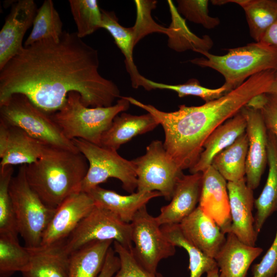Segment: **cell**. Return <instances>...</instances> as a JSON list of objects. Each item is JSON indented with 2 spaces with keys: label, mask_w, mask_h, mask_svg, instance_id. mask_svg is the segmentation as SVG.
Returning <instances> with one entry per match:
<instances>
[{
  "label": "cell",
  "mask_w": 277,
  "mask_h": 277,
  "mask_svg": "<svg viewBox=\"0 0 277 277\" xmlns=\"http://www.w3.org/2000/svg\"><path fill=\"white\" fill-rule=\"evenodd\" d=\"M87 193L94 200L96 205L110 211L122 221L130 223L136 212L146 206L151 199L162 196L159 191L136 192L123 195L116 192L97 186Z\"/></svg>",
  "instance_id": "obj_23"
},
{
  "label": "cell",
  "mask_w": 277,
  "mask_h": 277,
  "mask_svg": "<svg viewBox=\"0 0 277 277\" xmlns=\"http://www.w3.org/2000/svg\"><path fill=\"white\" fill-rule=\"evenodd\" d=\"M136 9V19L131 27L135 45L145 36L152 32L167 34L168 28L156 24L151 15V12L156 7V1H134Z\"/></svg>",
  "instance_id": "obj_37"
},
{
  "label": "cell",
  "mask_w": 277,
  "mask_h": 277,
  "mask_svg": "<svg viewBox=\"0 0 277 277\" xmlns=\"http://www.w3.org/2000/svg\"><path fill=\"white\" fill-rule=\"evenodd\" d=\"M97 50L76 32L64 31L59 40L24 46L0 70V104L14 94L26 95L51 115L76 92L88 107H108L120 98L117 85L98 72Z\"/></svg>",
  "instance_id": "obj_1"
},
{
  "label": "cell",
  "mask_w": 277,
  "mask_h": 277,
  "mask_svg": "<svg viewBox=\"0 0 277 277\" xmlns=\"http://www.w3.org/2000/svg\"><path fill=\"white\" fill-rule=\"evenodd\" d=\"M137 176V192L159 191L167 200L172 198L182 170L160 141H152L146 153L132 160Z\"/></svg>",
  "instance_id": "obj_9"
},
{
  "label": "cell",
  "mask_w": 277,
  "mask_h": 277,
  "mask_svg": "<svg viewBox=\"0 0 277 277\" xmlns=\"http://www.w3.org/2000/svg\"><path fill=\"white\" fill-rule=\"evenodd\" d=\"M28 248L30 259L27 268L21 272L23 277H67L70 254L65 240Z\"/></svg>",
  "instance_id": "obj_20"
},
{
  "label": "cell",
  "mask_w": 277,
  "mask_h": 277,
  "mask_svg": "<svg viewBox=\"0 0 277 277\" xmlns=\"http://www.w3.org/2000/svg\"><path fill=\"white\" fill-rule=\"evenodd\" d=\"M199 53L205 57L195 58L189 62L221 73L225 79L223 85L228 92L255 74L277 69V47L262 42L229 49L228 52L222 55L212 54L208 51Z\"/></svg>",
  "instance_id": "obj_4"
},
{
  "label": "cell",
  "mask_w": 277,
  "mask_h": 277,
  "mask_svg": "<svg viewBox=\"0 0 277 277\" xmlns=\"http://www.w3.org/2000/svg\"><path fill=\"white\" fill-rule=\"evenodd\" d=\"M130 104L121 96L110 106L88 107L82 103L78 93L71 92L64 106L50 116L69 140L80 138L100 146L102 135L114 118L127 110Z\"/></svg>",
  "instance_id": "obj_5"
},
{
  "label": "cell",
  "mask_w": 277,
  "mask_h": 277,
  "mask_svg": "<svg viewBox=\"0 0 277 277\" xmlns=\"http://www.w3.org/2000/svg\"><path fill=\"white\" fill-rule=\"evenodd\" d=\"M268 94L277 96V69L274 70V80Z\"/></svg>",
  "instance_id": "obj_44"
},
{
  "label": "cell",
  "mask_w": 277,
  "mask_h": 277,
  "mask_svg": "<svg viewBox=\"0 0 277 277\" xmlns=\"http://www.w3.org/2000/svg\"><path fill=\"white\" fill-rule=\"evenodd\" d=\"M177 3L179 13L190 22L208 29L214 28L220 23L218 17L209 15L208 0H178Z\"/></svg>",
  "instance_id": "obj_38"
},
{
  "label": "cell",
  "mask_w": 277,
  "mask_h": 277,
  "mask_svg": "<svg viewBox=\"0 0 277 277\" xmlns=\"http://www.w3.org/2000/svg\"><path fill=\"white\" fill-rule=\"evenodd\" d=\"M72 142L87 159L89 167L80 191L88 192L109 178L119 180L124 190L134 193L137 176L132 161L121 156L117 151L107 149L80 138Z\"/></svg>",
  "instance_id": "obj_8"
},
{
  "label": "cell",
  "mask_w": 277,
  "mask_h": 277,
  "mask_svg": "<svg viewBox=\"0 0 277 277\" xmlns=\"http://www.w3.org/2000/svg\"><path fill=\"white\" fill-rule=\"evenodd\" d=\"M113 242H91L71 253L67 277H97Z\"/></svg>",
  "instance_id": "obj_27"
},
{
  "label": "cell",
  "mask_w": 277,
  "mask_h": 277,
  "mask_svg": "<svg viewBox=\"0 0 277 277\" xmlns=\"http://www.w3.org/2000/svg\"><path fill=\"white\" fill-rule=\"evenodd\" d=\"M246 127L245 116L241 110L216 128L205 142L199 160L189 169L191 173L203 172L211 166L215 156L244 133Z\"/></svg>",
  "instance_id": "obj_22"
},
{
  "label": "cell",
  "mask_w": 277,
  "mask_h": 277,
  "mask_svg": "<svg viewBox=\"0 0 277 277\" xmlns=\"http://www.w3.org/2000/svg\"><path fill=\"white\" fill-rule=\"evenodd\" d=\"M69 3L79 37L82 38L101 28L102 12L97 1L69 0Z\"/></svg>",
  "instance_id": "obj_34"
},
{
  "label": "cell",
  "mask_w": 277,
  "mask_h": 277,
  "mask_svg": "<svg viewBox=\"0 0 277 277\" xmlns=\"http://www.w3.org/2000/svg\"><path fill=\"white\" fill-rule=\"evenodd\" d=\"M101 28L107 30L112 35L115 43L125 57V66L130 75L131 85L134 88L140 86L147 90V84L143 80L135 66L133 58V50L135 46L131 27L121 26L114 11L101 9Z\"/></svg>",
  "instance_id": "obj_28"
},
{
  "label": "cell",
  "mask_w": 277,
  "mask_h": 277,
  "mask_svg": "<svg viewBox=\"0 0 277 277\" xmlns=\"http://www.w3.org/2000/svg\"><path fill=\"white\" fill-rule=\"evenodd\" d=\"M248 140L246 132L213 159L211 165L227 181L245 178Z\"/></svg>",
  "instance_id": "obj_29"
},
{
  "label": "cell",
  "mask_w": 277,
  "mask_h": 277,
  "mask_svg": "<svg viewBox=\"0 0 277 277\" xmlns=\"http://www.w3.org/2000/svg\"><path fill=\"white\" fill-rule=\"evenodd\" d=\"M252 277H275L277 274V230L274 240L259 263L252 268Z\"/></svg>",
  "instance_id": "obj_40"
},
{
  "label": "cell",
  "mask_w": 277,
  "mask_h": 277,
  "mask_svg": "<svg viewBox=\"0 0 277 277\" xmlns=\"http://www.w3.org/2000/svg\"><path fill=\"white\" fill-rule=\"evenodd\" d=\"M89 167L80 152L48 146L35 162L25 165L31 188L47 206L56 209L71 194L80 192Z\"/></svg>",
  "instance_id": "obj_3"
},
{
  "label": "cell",
  "mask_w": 277,
  "mask_h": 277,
  "mask_svg": "<svg viewBox=\"0 0 277 277\" xmlns=\"http://www.w3.org/2000/svg\"><path fill=\"white\" fill-rule=\"evenodd\" d=\"M202 173L198 206L217 224L225 234H227L230 231L231 225L227 181L212 165Z\"/></svg>",
  "instance_id": "obj_16"
},
{
  "label": "cell",
  "mask_w": 277,
  "mask_h": 277,
  "mask_svg": "<svg viewBox=\"0 0 277 277\" xmlns=\"http://www.w3.org/2000/svg\"><path fill=\"white\" fill-rule=\"evenodd\" d=\"M116 241L132 250L130 223L122 221L110 211L96 205L65 240L70 254L93 242Z\"/></svg>",
  "instance_id": "obj_10"
},
{
  "label": "cell",
  "mask_w": 277,
  "mask_h": 277,
  "mask_svg": "<svg viewBox=\"0 0 277 277\" xmlns=\"http://www.w3.org/2000/svg\"><path fill=\"white\" fill-rule=\"evenodd\" d=\"M179 224L184 235L212 259H214L226 241V234L198 206Z\"/></svg>",
  "instance_id": "obj_19"
},
{
  "label": "cell",
  "mask_w": 277,
  "mask_h": 277,
  "mask_svg": "<svg viewBox=\"0 0 277 277\" xmlns=\"http://www.w3.org/2000/svg\"><path fill=\"white\" fill-rule=\"evenodd\" d=\"M268 174L266 184L254 201V228L258 234L269 216L277 210V140L268 131Z\"/></svg>",
  "instance_id": "obj_25"
},
{
  "label": "cell",
  "mask_w": 277,
  "mask_h": 277,
  "mask_svg": "<svg viewBox=\"0 0 277 277\" xmlns=\"http://www.w3.org/2000/svg\"><path fill=\"white\" fill-rule=\"evenodd\" d=\"M206 277H219V268H216L208 272Z\"/></svg>",
  "instance_id": "obj_45"
},
{
  "label": "cell",
  "mask_w": 277,
  "mask_h": 277,
  "mask_svg": "<svg viewBox=\"0 0 277 277\" xmlns=\"http://www.w3.org/2000/svg\"><path fill=\"white\" fill-rule=\"evenodd\" d=\"M32 25L24 46L47 39L59 40L64 32L63 22L52 0L44 1L37 11Z\"/></svg>",
  "instance_id": "obj_31"
},
{
  "label": "cell",
  "mask_w": 277,
  "mask_h": 277,
  "mask_svg": "<svg viewBox=\"0 0 277 277\" xmlns=\"http://www.w3.org/2000/svg\"><path fill=\"white\" fill-rule=\"evenodd\" d=\"M274 70L255 74L221 97L199 106L182 105L173 112L161 111L130 96L132 105L152 114L165 132L164 146L179 167L190 169L196 163L210 134L241 110L255 96L269 93Z\"/></svg>",
  "instance_id": "obj_2"
},
{
  "label": "cell",
  "mask_w": 277,
  "mask_h": 277,
  "mask_svg": "<svg viewBox=\"0 0 277 277\" xmlns=\"http://www.w3.org/2000/svg\"><path fill=\"white\" fill-rule=\"evenodd\" d=\"M120 267L119 257L111 246L107 252L106 260L97 277H112Z\"/></svg>",
  "instance_id": "obj_42"
},
{
  "label": "cell",
  "mask_w": 277,
  "mask_h": 277,
  "mask_svg": "<svg viewBox=\"0 0 277 277\" xmlns=\"http://www.w3.org/2000/svg\"><path fill=\"white\" fill-rule=\"evenodd\" d=\"M130 225L134 256L146 269L157 272L160 261L175 254V246L168 240L156 217L149 213L146 205L136 212Z\"/></svg>",
  "instance_id": "obj_11"
},
{
  "label": "cell",
  "mask_w": 277,
  "mask_h": 277,
  "mask_svg": "<svg viewBox=\"0 0 277 277\" xmlns=\"http://www.w3.org/2000/svg\"><path fill=\"white\" fill-rule=\"evenodd\" d=\"M241 111L246 119L248 140L245 179L248 186L253 190L259 186L268 163V131L260 110L246 105Z\"/></svg>",
  "instance_id": "obj_14"
},
{
  "label": "cell",
  "mask_w": 277,
  "mask_h": 277,
  "mask_svg": "<svg viewBox=\"0 0 277 277\" xmlns=\"http://www.w3.org/2000/svg\"><path fill=\"white\" fill-rule=\"evenodd\" d=\"M168 4L171 15V23L168 28L169 47L177 52H183L191 49L199 53L208 51L212 47L213 43L207 35L199 37L188 28L184 19L177 11L172 1Z\"/></svg>",
  "instance_id": "obj_30"
},
{
  "label": "cell",
  "mask_w": 277,
  "mask_h": 277,
  "mask_svg": "<svg viewBox=\"0 0 277 277\" xmlns=\"http://www.w3.org/2000/svg\"><path fill=\"white\" fill-rule=\"evenodd\" d=\"M9 192L15 216L18 234L26 247L41 245L43 234L56 209L47 206L31 188L25 174V165H21L11 179Z\"/></svg>",
  "instance_id": "obj_6"
},
{
  "label": "cell",
  "mask_w": 277,
  "mask_h": 277,
  "mask_svg": "<svg viewBox=\"0 0 277 277\" xmlns=\"http://www.w3.org/2000/svg\"><path fill=\"white\" fill-rule=\"evenodd\" d=\"M227 189L231 218L229 232L244 243L254 246L258 234L255 230L252 214L255 201L253 190L248 186L245 177L228 182Z\"/></svg>",
  "instance_id": "obj_17"
},
{
  "label": "cell",
  "mask_w": 277,
  "mask_h": 277,
  "mask_svg": "<svg viewBox=\"0 0 277 277\" xmlns=\"http://www.w3.org/2000/svg\"><path fill=\"white\" fill-rule=\"evenodd\" d=\"M215 5L233 3L244 10L251 36L260 42L263 36L277 19V0H215Z\"/></svg>",
  "instance_id": "obj_26"
},
{
  "label": "cell",
  "mask_w": 277,
  "mask_h": 277,
  "mask_svg": "<svg viewBox=\"0 0 277 277\" xmlns=\"http://www.w3.org/2000/svg\"><path fill=\"white\" fill-rule=\"evenodd\" d=\"M37 11L33 0H19L12 5L0 31V70L23 49L24 37Z\"/></svg>",
  "instance_id": "obj_13"
},
{
  "label": "cell",
  "mask_w": 277,
  "mask_h": 277,
  "mask_svg": "<svg viewBox=\"0 0 277 277\" xmlns=\"http://www.w3.org/2000/svg\"><path fill=\"white\" fill-rule=\"evenodd\" d=\"M0 119L48 146L79 152L50 115L37 108L24 94H14L0 104Z\"/></svg>",
  "instance_id": "obj_7"
},
{
  "label": "cell",
  "mask_w": 277,
  "mask_h": 277,
  "mask_svg": "<svg viewBox=\"0 0 277 277\" xmlns=\"http://www.w3.org/2000/svg\"><path fill=\"white\" fill-rule=\"evenodd\" d=\"M113 249L119 257L120 267L112 277H164L158 272H151L137 261L132 250L113 241Z\"/></svg>",
  "instance_id": "obj_39"
},
{
  "label": "cell",
  "mask_w": 277,
  "mask_h": 277,
  "mask_svg": "<svg viewBox=\"0 0 277 277\" xmlns=\"http://www.w3.org/2000/svg\"><path fill=\"white\" fill-rule=\"evenodd\" d=\"M267 94V101L260 111L267 130L277 140V96Z\"/></svg>",
  "instance_id": "obj_41"
},
{
  "label": "cell",
  "mask_w": 277,
  "mask_h": 277,
  "mask_svg": "<svg viewBox=\"0 0 277 277\" xmlns=\"http://www.w3.org/2000/svg\"><path fill=\"white\" fill-rule=\"evenodd\" d=\"M159 124L150 113L134 115L122 112L113 121L109 128L102 136L100 146L117 151L120 146L137 135L154 129Z\"/></svg>",
  "instance_id": "obj_24"
},
{
  "label": "cell",
  "mask_w": 277,
  "mask_h": 277,
  "mask_svg": "<svg viewBox=\"0 0 277 277\" xmlns=\"http://www.w3.org/2000/svg\"><path fill=\"white\" fill-rule=\"evenodd\" d=\"M48 146L0 119V167L36 162Z\"/></svg>",
  "instance_id": "obj_15"
},
{
  "label": "cell",
  "mask_w": 277,
  "mask_h": 277,
  "mask_svg": "<svg viewBox=\"0 0 277 277\" xmlns=\"http://www.w3.org/2000/svg\"><path fill=\"white\" fill-rule=\"evenodd\" d=\"M260 42L277 47V19L266 31Z\"/></svg>",
  "instance_id": "obj_43"
},
{
  "label": "cell",
  "mask_w": 277,
  "mask_h": 277,
  "mask_svg": "<svg viewBox=\"0 0 277 277\" xmlns=\"http://www.w3.org/2000/svg\"><path fill=\"white\" fill-rule=\"evenodd\" d=\"M203 173L184 175L177 182L170 203L163 206L155 217L161 225L179 224L197 207L202 189Z\"/></svg>",
  "instance_id": "obj_18"
},
{
  "label": "cell",
  "mask_w": 277,
  "mask_h": 277,
  "mask_svg": "<svg viewBox=\"0 0 277 277\" xmlns=\"http://www.w3.org/2000/svg\"><path fill=\"white\" fill-rule=\"evenodd\" d=\"M95 206L87 192L80 191L70 195L56 208L43 234L41 245L66 240Z\"/></svg>",
  "instance_id": "obj_12"
},
{
  "label": "cell",
  "mask_w": 277,
  "mask_h": 277,
  "mask_svg": "<svg viewBox=\"0 0 277 277\" xmlns=\"http://www.w3.org/2000/svg\"><path fill=\"white\" fill-rule=\"evenodd\" d=\"M30 253L28 248L22 247L17 235L0 233V277H10L28 267Z\"/></svg>",
  "instance_id": "obj_33"
},
{
  "label": "cell",
  "mask_w": 277,
  "mask_h": 277,
  "mask_svg": "<svg viewBox=\"0 0 277 277\" xmlns=\"http://www.w3.org/2000/svg\"><path fill=\"white\" fill-rule=\"evenodd\" d=\"M14 169L12 166L0 167V233L18 234L9 192Z\"/></svg>",
  "instance_id": "obj_35"
},
{
  "label": "cell",
  "mask_w": 277,
  "mask_h": 277,
  "mask_svg": "<svg viewBox=\"0 0 277 277\" xmlns=\"http://www.w3.org/2000/svg\"><path fill=\"white\" fill-rule=\"evenodd\" d=\"M144 81L147 84L148 90L160 89L173 90L176 92L180 97L192 95L201 97L208 102L221 97L228 91L224 85L215 89L202 86L197 80L192 78L186 83L178 85H169L160 83L148 80L143 77Z\"/></svg>",
  "instance_id": "obj_36"
},
{
  "label": "cell",
  "mask_w": 277,
  "mask_h": 277,
  "mask_svg": "<svg viewBox=\"0 0 277 277\" xmlns=\"http://www.w3.org/2000/svg\"><path fill=\"white\" fill-rule=\"evenodd\" d=\"M226 234V241L214 258L219 277H246L263 249L244 243L232 232Z\"/></svg>",
  "instance_id": "obj_21"
},
{
  "label": "cell",
  "mask_w": 277,
  "mask_h": 277,
  "mask_svg": "<svg viewBox=\"0 0 277 277\" xmlns=\"http://www.w3.org/2000/svg\"><path fill=\"white\" fill-rule=\"evenodd\" d=\"M161 228L174 246L182 247L187 251L189 259V277H201L204 273L218 267L214 259L204 254L184 235L179 224L165 225Z\"/></svg>",
  "instance_id": "obj_32"
},
{
  "label": "cell",
  "mask_w": 277,
  "mask_h": 277,
  "mask_svg": "<svg viewBox=\"0 0 277 277\" xmlns=\"http://www.w3.org/2000/svg\"><path fill=\"white\" fill-rule=\"evenodd\" d=\"M275 277H277V274L276 275Z\"/></svg>",
  "instance_id": "obj_46"
}]
</instances>
